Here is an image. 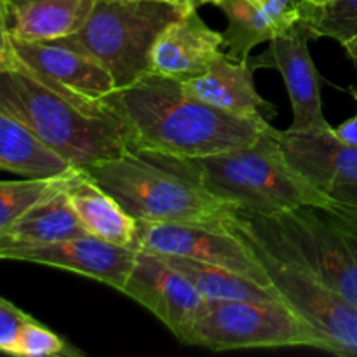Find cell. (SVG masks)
<instances>
[{
  "label": "cell",
  "mask_w": 357,
  "mask_h": 357,
  "mask_svg": "<svg viewBox=\"0 0 357 357\" xmlns=\"http://www.w3.org/2000/svg\"><path fill=\"white\" fill-rule=\"evenodd\" d=\"M6 16H7V14H6ZM6 16H2V17H0V20H3V17H6Z\"/></svg>",
  "instance_id": "cell-37"
},
{
  "label": "cell",
  "mask_w": 357,
  "mask_h": 357,
  "mask_svg": "<svg viewBox=\"0 0 357 357\" xmlns=\"http://www.w3.org/2000/svg\"><path fill=\"white\" fill-rule=\"evenodd\" d=\"M13 58V38H10L9 21L6 16L3 20H0V66L7 65Z\"/></svg>",
  "instance_id": "cell-30"
},
{
  "label": "cell",
  "mask_w": 357,
  "mask_h": 357,
  "mask_svg": "<svg viewBox=\"0 0 357 357\" xmlns=\"http://www.w3.org/2000/svg\"><path fill=\"white\" fill-rule=\"evenodd\" d=\"M121 293L149 309L181 342L206 302L195 286L171 267L162 255L142 248Z\"/></svg>",
  "instance_id": "cell-11"
},
{
  "label": "cell",
  "mask_w": 357,
  "mask_h": 357,
  "mask_svg": "<svg viewBox=\"0 0 357 357\" xmlns=\"http://www.w3.org/2000/svg\"><path fill=\"white\" fill-rule=\"evenodd\" d=\"M342 47L345 49V52H347V56L351 58V61L357 66V33L354 35V37H351V38H347L345 42H342Z\"/></svg>",
  "instance_id": "cell-31"
},
{
  "label": "cell",
  "mask_w": 357,
  "mask_h": 357,
  "mask_svg": "<svg viewBox=\"0 0 357 357\" xmlns=\"http://www.w3.org/2000/svg\"><path fill=\"white\" fill-rule=\"evenodd\" d=\"M75 167L23 124L0 112V171L26 178L61 176Z\"/></svg>",
  "instance_id": "cell-20"
},
{
  "label": "cell",
  "mask_w": 357,
  "mask_h": 357,
  "mask_svg": "<svg viewBox=\"0 0 357 357\" xmlns=\"http://www.w3.org/2000/svg\"><path fill=\"white\" fill-rule=\"evenodd\" d=\"M84 171L138 222L225 227L237 213L152 152L129 150Z\"/></svg>",
  "instance_id": "cell-5"
},
{
  "label": "cell",
  "mask_w": 357,
  "mask_h": 357,
  "mask_svg": "<svg viewBox=\"0 0 357 357\" xmlns=\"http://www.w3.org/2000/svg\"><path fill=\"white\" fill-rule=\"evenodd\" d=\"M349 91H351L352 98H354L356 105H357V87H349ZM333 132L337 135L338 139H342L344 143H347V145L354 146L357 149V114L354 117L347 119L345 122H342L340 126H337V128H333Z\"/></svg>",
  "instance_id": "cell-29"
},
{
  "label": "cell",
  "mask_w": 357,
  "mask_h": 357,
  "mask_svg": "<svg viewBox=\"0 0 357 357\" xmlns=\"http://www.w3.org/2000/svg\"><path fill=\"white\" fill-rule=\"evenodd\" d=\"M31 316L0 296V352L13 354L21 328Z\"/></svg>",
  "instance_id": "cell-26"
},
{
  "label": "cell",
  "mask_w": 357,
  "mask_h": 357,
  "mask_svg": "<svg viewBox=\"0 0 357 357\" xmlns=\"http://www.w3.org/2000/svg\"><path fill=\"white\" fill-rule=\"evenodd\" d=\"M310 33L302 21L279 33L268 42L265 54L250 58V65L257 68H275L282 75L291 101L293 131H326L330 122L323 114L321 100V75L309 51Z\"/></svg>",
  "instance_id": "cell-10"
},
{
  "label": "cell",
  "mask_w": 357,
  "mask_h": 357,
  "mask_svg": "<svg viewBox=\"0 0 357 357\" xmlns=\"http://www.w3.org/2000/svg\"><path fill=\"white\" fill-rule=\"evenodd\" d=\"M271 20H274L282 30L291 28L300 20V10L295 0H251Z\"/></svg>",
  "instance_id": "cell-28"
},
{
  "label": "cell",
  "mask_w": 357,
  "mask_h": 357,
  "mask_svg": "<svg viewBox=\"0 0 357 357\" xmlns=\"http://www.w3.org/2000/svg\"><path fill=\"white\" fill-rule=\"evenodd\" d=\"M241 237L255 250L282 302L323 337L326 352L357 356V307L300 265L271 253L248 237Z\"/></svg>",
  "instance_id": "cell-8"
},
{
  "label": "cell",
  "mask_w": 357,
  "mask_h": 357,
  "mask_svg": "<svg viewBox=\"0 0 357 357\" xmlns=\"http://www.w3.org/2000/svg\"><path fill=\"white\" fill-rule=\"evenodd\" d=\"M323 209L357 227V183L345 185L328 194V204Z\"/></svg>",
  "instance_id": "cell-27"
},
{
  "label": "cell",
  "mask_w": 357,
  "mask_h": 357,
  "mask_svg": "<svg viewBox=\"0 0 357 357\" xmlns=\"http://www.w3.org/2000/svg\"><path fill=\"white\" fill-rule=\"evenodd\" d=\"M13 38V37H10ZM14 58L40 79L93 100H105L117 89L114 77L98 59L63 40L23 42L13 38Z\"/></svg>",
  "instance_id": "cell-14"
},
{
  "label": "cell",
  "mask_w": 357,
  "mask_h": 357,
  "mask_svg": "<svg viewBox=\"0 0 357 357\" xmlns=\"http://www.w3.org/2000/svg\"><path fill=\"white\" fill-rule=\"evenodd\" d=\"M303 2L314 3V6H324V3H330L333 2V0H303Z\"/></svg>",
  "instance_id": "cell-33"
},
{
  "label": "cell",
  "mask_w": 357,
  "mask_h": 357,
  "mask_svg": "<svg viewBox=\"0 0 357 357\" xmlns=\"http://www.w3.org/2000/svg\"><path fill=\"white\" fill-rule=\"evenodd\" d=\"M298 10L312 38L326 37L342 44L357 33V0H333L324 6L302 2Z\"/></svg>",
  "instance_id": "cell-24"
},
{
  "label": "cell",
  "mask_w": 357,
  "mask_h": 357,
  "mask_svg": "<svg viewBox=\"0 0 357 357\" xmlns=\"http://www.w3.org/2000/svg\"><path fill=\"white\" fill-rule=\"evenodd\" d=\"M183 344L209 351L314 347L326 342L281 300H206Z\"/></svg>",
  "instance_id": "cell-7"
},
{
  "label": "cell",
  "mask_w": 357,
  "mask_h": 357,
  "mask_svg": "<svg viewBox=\"0 0 357 357\" xmlns=\"http://www.w3.org/2000/svg\"><path fill=\"white\" fill-rule=\"evenodd\" d=\"M0 112L23 124L77 169L131 150L107 101L40 79L16 58L0 66Z\"/></svg>",
  "instance_id": "cell-2"
},
{
  "label": "cell",
  "mask_w": 357,
  "mask_h": 357,
  "mask_svg": "<svg viewBox=\"0 0 357 357\" xmlns=\"http://www.w3.org/2000/svg\"><path fill=\"white\" fill-rule=\"evenodd\" d=\"M188 10L167 0H94L84 26L59 40L98 59L121 89L150 72L159 35Z\"/></svg>",
  "instance_id": "cell-6"
},
{
  "label": "cell",
  "mask_w": 357,
  "mask_h": 357,
  "mask_svg": "<svg viewBox=\"0 0 357 357\" xmlns=\"http://www.w3.org/2000/svg\"><path fill=\"white\" fill-rule=\"evenodd\" d=\"M218 7L227 16V30L222 31L225 54L237 61H248L257 45L286 31L251 0H222Z\"/></svg>",
  "instance_id": "cell-22"
},
{
  "label": "cell",
  "mask_w": 357,
  "mask_h": 357,
  "mask_svg": "<svg viewBox=\"0 0 357 357\" xmlns=\"http://www.w3.org/2000/svg\"><path fill=\"white\" fill-rule=\"evenodd\" d=\"M268 131L289 167L323 194L357 183V149L338 139L333 128L278 131L271 126Z\"/></svg>",
  "instance_id": "cell-13"
},
{
  "label": "cell",
  "mask_w": 357,
  "mask_h": 357,
  "mask_svg": "<svg viewBox=\"0 0 357 357\" xmlns=\"http://www.w3.org/2000/svg\"><path fill=\"white\" fill-rule=\"evenodd\" d=\"M94 0H7L14 40L37 42L70 37L84 26Z\"/></svg>",
  "instance_id": "cell-18"
},
{
  "label": "cell",
  "mask_w": 357,
  "mask_h": 357,
  "mask_svg": "<svg viewBox=\"0 0 357 357\" xmlns=\"http://www.w3.org/2000/svg\"><path fill=\"white\" fill-rule=\"evenodd\" d=\"M70 204L87 234L107 243L138 250V220L84 169H73L65 185Z\"/></svg>",
  "instance_id": "cell-17"
},
{
  "label": "cell",
  "mask_w": 357,
  "mask_h": 357,
  "mask_svg": "<svg viewBox=\"0 0 357 357\" xmlns=\"http://www.w3.org/2000/svg\"><path fill=\"white\" fill-rule=\"evenodd\" d=\"M295 2H296V6H298V3H302L303 0H295Z\"/></svg>",
  "instance_id": "cell-35"
},
{
  "label": "cell",
  "mask_w": 357,
  "mask_h": 357,
  "mask_svg": "<svg viewBox=\"0 0 357 357\" xmlns=\"http://www.w3.org/2000/svg\"><path fill=\"white\" fill-rule=\"evenodd\" d=\"M82 236H87V230L63 187L37 202L6 232L0 234V248L38 246Z\"/></svg>",
  "instance_id": "cell-19"
},
{
  "label": "cell",
  "mask_w": 357,
  "mask_h": 357,
  "mask_svg": "<svg viewBox=\"0 0 357 357\" xmlns=\"http://www.w3.org/2000/svg\"><path fill=\"white\" fill-rule=\"evenodd\" d=\"M227 229L300 265L357 307V227L321 208L278 215L237 209Z\"/></svg>",
  "instance_id": "cell-4"
},
{
  "label": "cell",
  "mask_w": 357,
  "mask_h": 357,
  "mask_svg": "<svg viewBox=\"0 0 357 357\" xmlns=\"http://www.w3.org/2000/svg\"><path fill=\"white\" fill-rule=\"evenodd\" d=\"M138 250L87 236L38 246L0 248V260L26 261L63 268L121 291Z\"/></svg>",
  "instance_id": "cell-12"
},
{
  "label": "cell",
  "mask_w": 357,
  "mask_h": 357,
  "mask_svg": "<svg viewBox=\"0 0 357 357\" xmlns=\"http://www.w3.org/2000/svg\"><path fill=\"white\" fill-rule=\"evenodd\" d=\"M250 61H237L223 52L206 72L181 80L185 91L204 103L229 114L260 122H271L275 108L258 94Z\"/></svg>",
  "instance_id": "cell-16"
},
{
  "label": "cell",
  "mask_w": 357,
  "mask_h": 357,
  "mask_svg": "<svg viewBox=\"0 0 357 357\" xmlns=\"http://www.w3.org/2000/svg\"><path fill=\"white\" fill-rule=\"evenodd\" d=\"M271 126L253 145L201 157L155 153L215 197L237 209L258 215H278L289 209L328 204V195L307 183L289 167L271 135Z\"/></svg>",
  "instance_id": "cell-3"
},
{
  "label": "cell",
  "mask_w": 357,
  "mask_h": 357,
  "mask_svg": "<svg viewBox=\"0 0 357 357\" xmlns=\"http://www.w3.org/2000/svg\"><path fill=\"white\" fill-rule=\"evenodd\" d=\"M121 121L129 149L201 157L253 145L271 122L253 121L204 103L181 80L149 72L105 98Z\"/></svg>",
  "instance_id": "cell-1"
},
{
  "label": "cell",
  "mask_w": 357,
  "mask_h": 357,
  "mask_svg": "<svg viewBox=\"0 0 357 357\" xmlns=\"http://www.w3.org/2000/svg\"><path fill=\"white\" fill-rule=\"evenodd\" d=\"M7 14V0H0V17Z\"/></svg>",
  "instance_id": "cell-34"
},
{
  "label": "cell",
  "mask_w": 357,
  "mask_h": 357,
  "mask_svg": "<svg viewBox=\"0 0 357 357\" xmlns=\"http://www.w3.org/2000/svg\"><path fill=\"white\" fill-rule=\"evenodd\" d=\"M194 258L272 288L253 248L227 227L138 222V250Z\"/></svg>",
  "instance_id": "cell-9"
},
{
  "label": "cell",
  "mask_w": 357,
  "mask_h": 357,
  "mask_svg": "<svg viewBox=\"0 0 357 357\" xmlns=\"http://www.w3.org/2000/svg\"><path fill=\"white\" fill-rule=\"evenodd\" d=\"M13 356H26V357H49V356H84L79 349L72 347L66 340H63L59 335L45 328L33 317L24 323L21 328V333L17 337L16 347Z\"/></svg>",
  "instance_id": "cell-25"
},
{
  "label": "cell",
  "mask_w": 357,
  "mask_h": 357,
  "mask_svg": "<svg viewBox=\"0 0 357 357\" xmlns=\"http://www.w3.org/2000/svg\"><path fill=\"white\" fill-rule=\"evenodd\" d=\"M160 255V253H159ZM164 260L183 274L206 300H281L274 288H267L229 268L194 258L162 255Z\"/></svg>",
  "instance_id": "cell-21"
},
{
  "label": "cell",
  "mask_w": 357,
  "mask_h": 357,
  "mask_svg": "<svg viewBox=\"0 0 357 357\" xmlns=\"http://www.w3.org/2000/svg\"><path fill=\"white\" fill-rule=\"evenodd\" d=\"M223 52L222 31L211 30L192 9L159 35L150 54V72L187 80L206 72Z\"/></svg>",
  "instance_id": "cell-15"
},
{
  "label": "cell",
  "mask_w": 357,
  "mask_h": 357,
  "mask_svg": "<svg viewBox=\"0 0 357 357\" xmlns=\"http://www.w3.org/2000/svg\"><path fill=\"white\" fill-rule=\"evenodd\" d=\"M167 2H173V3H176V2H174V0H167Z\"/></svg>",
  "instance_id": "cell-36"
},
{
  "label": "cell",
  "mask_w": 357,
  "mask_h": 357,
  "mask_svg": "<svg viewBox=\"0 0 357 357\" xmlns=\"http://www.w3.org/2000/svg\"><path fill=\"white\" fill-rule=\"evenodd\" d=\"M174 2H176L178 6L187 7V9H199V7L204 6V3L220 6V2H222V0H174Z\"/></svg>",
  "instance_id": "cell-32"
},
{
  "label": "cell",
  "mask_w": 357,
  "mask_h": 357,
  "mask_svg": "<svg viewBox=\"0 0 357 357\" xmlns=\"http://www.w3.org/2000/svg\"><path fill=\"white\" fill-rule=\"evenodd\" d=\"M73 171L49 178L24 176L23 180H0V234L6 232L37 202L65 187Z\"/></svg>",
  "instance_id": "cell-23"
}]
</instances>
